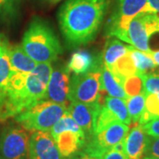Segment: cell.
<instances>
[{
  "mask_svg": "<svg viewBox=\"0 0 159 159\" xmlns=\"http://www.w3.org/2000/svg\"><path fill=\"white\" fill-rule=\"evenodd\" d=\"M108 7V0H68L58 11L62 34L71 47L84 45L96 37Z\"/></svg>",
  "mask_w": 159,
  "mask_h": 159,
  "instance_id": "cell-1",
  "label": "cell"
},
{
  "mask_svg": "<svg viewBox=\"0 0 159 159\" xmlns=\"http://www.w3.org/2000/svg\"><path fill=\"white\" fill-rule=\"evenodd\" d=\"M21 48L36 63H51L62 53L54 31L42 19H34L25 31Z\"/></svg>",
  "mask_w": 159,
  "mask_h": 159,
  "instance_id": "cell-2",
  "label": "cell"
},
{
  "mask_svg": "<svg viewBox=\"0 0 159 159\" xmlns=\"http://www.w3.org/2000/svg\"><path fill=\"white\" fill-rule=\"evenodd\" d=\"M27 77L28 73L11 70L7 84L0 89V122L14 118L34 105L27 90Z\"/></svg>",
  "mask_w": 159,
  "mask_h": 159,
  "instance_id": "cell-3",
  "label": "cell"
},
{
  "mask_svg": "<svg viewBox=\"0 0 159 159\" xmlns=\"http://www.w3.org/2000/svg\"><path fill=\"white\" fill-rule=\"evenodd\" d=\"M66 111V105L43 100L14 117V119L27 131L50 132Z\"/></svg>",
  "mask_w": 159,
  "mask_h": 159,
  "instance_id": "cell-4",
  "label": "cell"
},
{
  "mask_svg": "<svg viewBox=\"0 0 159 159\" xmlns=\"http://www.w3.org/2000/svg\"><path fill=\"white\" fill-rule=\"evenodd\" d=\"M141 12H154L148 0H119L116 11L107 23L106 34L126 42L129 23Z\"/></svg>",
  "mask_w": 159,
  "mask_h": 159,
  "instance_id": "cell-5",
  "label": "cell"
},
{
  "mask_svg": "<svg viewBox=\"0 0 159 159\" xmlns=\"http://www.w3.org/2000/svg\"><path fill=\"white\" fill-rule=\"evenodd\" d=\"M159 34V16L156 12H141L134 18L127 29V40L130 45L151 56L149 39Z\"/></svg>",
  "mask_w": 159,
  "mask_h": 159,
  "instance_id": "cell-6",
  "label": "cell"
},
{
  "mask_svg": "<svg viewBox=\"0 0 159 159\" xmlns=\"http://www.w3.org/2000/svg\"><path fill=\"white\" fill-rule=\"evenodd\" d=\"M102 89L101 69L74 74L70 79L68 99L70 102H100Z\"/></svg>",
  "mask_w": 159,
  "mask_h": 159,
  "instance_id": "cell-7",
  "label": "cell"
},
{
  "mask_svg": "<svg viewBox=\"0 0 159 159\" xmlns=\"http://www.w3.org/2000/svg\"><path fill=\"white\" fill-rule=\"evenodd\" d=\"M129 130V125L121 122H116L88 139L81 152L92 157H102L104 154L125 140Z\"/></svg>",
  "mask_w": 159,
  "mask_h": 159,
  "instance_id": "cell-8",
  "label": "cell"
},
{
  "mask_svg": "<svg viewBox=\"0 0 159 159\" xmlns=\"http://www.w3.org/2000/svg\"><path fill=\"white\" fill-rule=\"evenodd\" d=\"M29 137L22 126H6L0 134V159H29Z\"/></svg>",
  "mask_w": 159,
  "mask_h": 159,
  "instance_id": "cell-9",
  "label": "cell"
},
{
  "mask_svg": "<svg viewBox=\"0 0 159 159\" xmlns=\"http://www.w3.org/2000/svg\"><path fill=\"white\" fill-rule=\"evenodd\" d=\"M70 74L67 66L61 65L52 70L44 100L68 106Z\"/></svg>",
  "mask_w": 159,
  "mask_h": 159,
  "instance_id": "cell-10",
  "label": "cell"
},
{
  "mask_svg": "<svg viewBox=\"0 0 159 159\" xmlns=\"http://www.w3.org/2000/svg\"><path fill=\"white\" fill-rule=\"evenodd\" d=\"M29 159H63L50 132L35 131L31 134Z\"/></svg>",
  "mask_w": 159,
  "mask_h": 159,
  "instance_id": "cell-11",
  "label": "cell"
},
{
  "mask_svg": "<svg viewBox=\"0 0 159 159\" xmlns=\"http://www.w3.org/2000/svg\"><path fill=\"white\" fill-rule=\"evenodd\" d=\"M101 102L91 103L71 102L67 106V112L85 134L86 141L94 134V125L97 115L101 107Z\"/></svg>",
  "mask_w": 159,
  "mask_h": 159,
  "instance_id": "cell-12",
  "label": "cell"
},
{
  "mask_svg": "<svg viewBox=\"0 0 159 159\" xmlns=\"http://www.w3.org/2000/svg\"><path fill=\"white\" fill-rule=\"evenodd\" d=\"M149 136L139 123L129 130L124 140V151L129 159H143L146 157Z\"/></svg>",
  "mask_w": 159,
  "mask_h": 159,
  "instance_id": "cell-13",
  "label": "cell"
},
{
  "mask_svg": "<svg viewBox=\"0 0 159 159\" xmlns=\"http://www.w3.org/2000/svg\"><path fill=\"white\" fill-rule=\"evenodd\" d=\"M54 140L63 158L70 157L79 152L86 143L84 134H80L73 131L62 132Z\"/></svg>",
  "mask_w": 159,
  "mask_h": 159,
  "instance_id": "cell-14",
  "label": "cell"
},
{
  "mask_svg": "<svg viewBox=\"0 0 159 159\" xmlns=\"http://www.w3.org/2000/svg\"><path fill=\"white\" fill-rule=\"evenodd\" d=\"M102 58L93 56L87 51H79L73 54L67 64L70 72L74 74H81L101 69Z\"/></svg>",
  "mask_w": 159,
  "mask_h": 159,
  "instance_id": "cell-15",
  "label": "cell"
},
{
  "mask_svg": "<svg viewBox=\"0 0 159 159\" xmlns=\"http://www.w3.org/2000/svg\"><path fill=\"white\" fill-rule=\"evenodd\" d=\"M11 70L21 73H31L38 63L32 59L23 51L20 45L7 46Z\"/></svg>",
  "mask_w": 159,
  "mask_h": 159,
  "instance_id": "cell-16",
  "label": "cell"
},
{
  "mask_svg": "<svg viewBox=\"0 0 159 159\" xmlns=\"http://www.w3.org/2000/svg\"><path fill=\"white\" fill-rule=\"evenodd\" d=\"M101 81L102 89L109 95V97H117L125 100L127 96L123 88V80L109 70L102 63L101 66Z\"/></svg>",
  "mask_w": 159,
  "mask_h": 159,
  "instance_id": "cell-17",
  "label": "cell"
},
{
  "mask_svg": "<svg viewBox=\"0 0 159 159\" xmlns=\"http://www.w3.org/2000/svg\"><path fill=\"white\" fill-rule=\"evenodd\" d=\"M128 51V45H125L119 39H110L105 44L102 53V63L108 69L112 68L120 57Z\"/></svg>",
  "mask_w": 159,
  "mask_h": 159,
  "instance_id": "cell-18",
  "label": "cell"
},
{
  "mask_svg": "<svg viewBox=\"0 0 159 159\" xmlns=\"http://www.w3.org/2000/svg\"><path fill=\"white\" fill-rule=\"evenodd\" d=\"M128 48H129L131 57L135 65L138 74L150 73L151 71L157 68V65L154 61V59L150 55L143 51H139L131 45H128Z\"/></svg>",
  "mask_w": 159,
  "mask_h": 159,
  "instance_id": "cell-19",
  "label": "cell"
},
{
  "mask_svg": "<svg viewBox=\"0 0 159 159\" xmlns=\"http://www.w3.org/2000/svg\"><path fill=\"white\" fill-rule=\"evenodd\" d=\"M102 103L105 106H107L117 116L119 122L124 123L127 125L132 124L125 100L121 99V98H117V97H106L104 98V102Z\"/></svg>",
  "mask_w": 159,
  "mask_h": 159,
  "instance_id": "cell-20",
  "label": "cell"
},
{
  "mask_svg": "<svg viewBox=\"0 0 159 159\" xmlns=\"http://www.w3.org/2000/svg\"><path fill=\"white\" fill-rule=\"evenodd\" d=\"M111 71L114 74H116L119 78L122 80L123 82H124V80L126 77H129L131 75H134V74H138L135 65H134V60L131 57L129 48H128L127 53L119 58V60L116 62V64L112 66V68L111 69Z\"/></svg>",
  "mask_w": 159,
  "mask_h": 159,
  "instance_id": "cell-21",
  "label": "cell"
},
{
  "mask_svg": "<svg viewBox=\"0 0 159 159\" xmlns=\"http://www.w3.org/2000/svg\"><path fill=\"white\" fill-rule=\"evenodd\" d=\"M157 118H159L158 96L157 94H147L145 99V108L138 123L143 125Z\"/></svg>",
  "mask_w": 159,
  "mask_h": 159,
  "instance_id": "cell-22",
  "label": "cell"
},
{
  "mask_svg": "<svg viewBox=\"0 0 159 159\" xmlns=\"http://www.w3.org/2000/svg\"><path fill=\"white\" fill-rule=\"evenodd\" d=\"M146 95L142 92L133 97H128L125 99L127 111L130 116L132 123H138L145 108Z\"/></svg>",
  "mask_w": 159,
  "mask_h": 159,
  "instance_id": "cell-23",
  "label": "cell"
},
{
  "mask_svg": "<svg viewBox=\"0 0 159 159\" xmlns=\"http://www.w3.org/2000/svg\"><path fill=\"white\" fill-rule=\"evenodd\" d=\"M65 131H73V132H75L80 134L85 135L82 129L80 127L78 124L75 122V120L73 119V117L67 111L63 115L61 119H59L55 125H53L50 133L52 137L55 139L59 134H61L62 132H65Z\"/></svg>",
  "mask_w": 159,
  "mask_h": 159,
  "instance_id": "cell-24",
  "label": "cell"
},
{
  "mask_svg": "<svg viewBox=\"0 0 159 159\" xmlns=\"http://www.w3.org/2000/svg\"><path fill=\"white\" fill-rule=\"evenodd\" d=\"M116 122H119L117 116L107 106L102 103L95 121L94 134L102 132Z\"/></svg>",
  "mask_w": 159,
  "mask_h": 159,
  "instance_id": "cell-25",
  "label": "cell"
},
{
  "mask_svg": "<svg viewBox=\"0 0 159 159\" xmlns=\"http://www.w3.org/2000/svg\"><path fill=\"white\" fill-rule=\"evenodd\" d=\"M8 44L2 42V49L0 51V89L7 84L11 74V66L7 50Z\"/></svg>",
  "mask_w": 159,
  "mask_h": 159,
  "instance_id": "cell-26",
  "label": "cell"
},
{
  "mask_svg": "<svg viewBox=\"0 0 159 159\" xmlns=\"http://www.w3.org/2000/svg\"><path fill=\"white\" fill-rule=\"evenodd\" d=\"M123 88L127 97H133L143 92V81L140 74L131 75L124 80Z\"/></svg>",
  "mask_w": 159,
  "mask_h": 159,
  "instance_id": "cell-27",
  "label": "cell"
},
{
  "mask_svg": "<svg viewBox=\"0 0 159 159\" xmlns=\"http://www.w3.org/2000/svg\"><path fill=\"white\" fill-rule=\"evenodd\" d=\"M143 81V93L158 94L159 93V74L155 73H146L140 74Z\"/></svg>",
  "mask_w": 159,
  "mask_h": 159,
  "instance_id": "cell-28",
  "label": "cell"
},
{
  "mask_svg": "<svg viewBox=\"0 0 159 159\" xmlns=\"http://www.w3.org/2000/svg\"><path fill=\"white\" fill-rule=\"evenodd\" d=\"M102 159H129L124 151V141L118 143L113 148L104 154Z\"/></svg>",
  "mask_w": 159,
  "mask_h": 159,
  "instance_id": "cell-29",
  "label": "cell"
},
{
  "mask_svg": "<svg viewBox=\"0 0 159 159\" xmlns=\"http://www.w3.org/2000/svg\"><path fill=\"white\" fill-rule=\"evenodd\" d=\"M16 0H0V14L4 17H11L15 12Z\"/></svg>",
  "mask_w": 159,
  "mask_h": 159,
  "instance_id": "cell-30",
  "label": "cell"
},
{
  "mask_svg": "<svg viewBox=\"0 0 159 159\" xmlns=\"http://www.w3.org/2000/svg\"><path fill=\"white\" fill-rule=\"evenodd\" d=\"M142 127L148 136L159 138V118L149 121L142 125Z\"/></svg>",
  "mask_w": 159,
  "mask_h": 159,
  "instance_id": "cell-31",
  "label": "cell"
},
{
  "mask_svg": "<svg viewBox=\"0 0 159 159\" xmlns=\"http://www.w3.org/2000/svg\"><path fill=\"white\" fill-rule=\"evenodd\" d=\"M146 157H159V138L149 136L148 148L146 151Z\"/></svg>",
  "mask_w": 159,
  "mask_h": 159,
  "instance_id": "cell-32",
  "label": "cell"
},
{
  "mask_svg": "<svg viewBox=\"0 0 159 159\" xmlns=\"http://www.w3.org/2000/svg\"><path fill=\"white\" fill-rule=\"evenodd\" d=\"M148 4L154 12L159 14V0H148Z\"/></svg>",
  "mask_w": 159,
  "mask_h": 159,
  "instance_id": "cell-33",
  "label": "cell"
},
{
  "mask_svg": "<svg viewBox=\"0 0 159 159\" xmlns=\"http://www.w3.org/2000/svg\"><path fill=\"white\" fill-rule=\"evenodd\" d=\"M74 159H102V157H92V156H89V155H87V154L84 153H80V155L75 157Z\"/></svg>",
  "mask_w": 159,
  "mask_h": 159,
  "instance_id": "cell-34",
  "label": "cell"
},
{
  "mask_svg": "<svg viewBox=\"0 0 159 159\" xmlns=\"http://www.w3.org/2000/svg\"><path fill=\"white\" fill-rule=\"evenodd\" d=\"M151 57L154 59V61L156 62V64L159 66V50L158 51H152V53H151Z\"/></svg>",
  "mask_w": 159,
  "mask_h": 159,
  "instance_id": "cell-35",
  "label": "cell"
},
{
  "mask_svg": "<svg viewBox=\"0 0 159 159\" xmlns=\"http://www.w3.org/2000/svg\"><path fill=\"white\" fill-rule=\"evenodd\" d=\"M143 159H159V157H145Z\"/></svg>",
  "mask_w": 159,
  "mask_h": 159,
  "instance_id": "cell-36",
  "label": "cell"
},
{
  "mask_svg": "<svg viewBox=\"0 0 159 159\" xmlns=\"http://www.w3.org/2000/svg\"><path fill=\"white\" fill-rule=\"evenodd\" d=\"M51 2H52V3H57V2H58V1H60V0H50Z\"/></svg>",
  "mask_w": 159,
  "mask_h": 159,
  "instance_id": "cell-37",
  "label": "cell"
},
{
  "mask_svg": "<svg viewBox=\"0 0 159 159\" xmlns=\"http://www.w3.org/2000/svg\"><path fill=\"white\" fill-rule=\"evenodd\" d=\"M157 96H158V97H159V93H158V94H157Z\"/></svg>",
  "mask_w": 159,
  "mask_h": 159,
  "instance_id": "cell-38",
  "label": "cell"
}]
</instances>
